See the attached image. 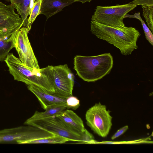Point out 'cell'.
Here are the masks:
<instances>
[{
	"label": "cell",
	"instance_id": "5b68a950",
	"mask_svg": "<svg viewBox=\"0 0 153 153\" xmlns=\"http://www.w3.org/2000/svg\"><path fill=\"white\" fill-rule=\"evenodd\" d=\"M137 6L130 3L111 6H97L91 20L111 27H123L125 26L123 22L125 16Z\"/></svg>",
	"mask_w": 153,
	"mask_h": 153
},
{
	"label": "cell",
	"instance_id": "4fadbf2b",
	"mask_svg": "<svg viewBox=\"0 0 153 153\" xmlns=\"http://www.w3.org/2000/svg\"><path fill=\"white\" fill-rule=\"evenodd\" d=\"M56 116L69 127L78 132L82 133L85 129L81 118L71 110L66 109Z\"/></svg>",
	"mask_w": 153,
	"mask_h": 153
},
{
	"label": "cell",
	"instance_id": "ffe728a7",
	"mask_svg": "<svg viewBox=\"0 0 153 153\" xmlns=\"http://www.w3.org/2000/svg\"><path fill=\"white\" fill-rule=\"evenodd\" d=\"M143 9V15L144 17L147 25L153 32V6L141 5Z\"/></svg>",
	"mask_w": 153,
	"mask_h": 153
},
{
	"label": "cell",
	"instance_id": "5bb4252c",
	"mask_svg": "<svg viewBox=\"0 0 153 153\" xmlns=\"http://www.w3.org/2000/svg\"><path fill=\"white\" fill-rule=\"evenodd\" d=\"M16 9L23 22V27H27V17L30 15L36 1L34 0H8Z\"/></svg>",
	"mask_w": 153,
	"mask_h": 153
},
{
	"label": "cell",
	"instance_id": "2e32d148",
	"mask_svg": "<svg viewBox=\"0 0 153 153\" xmlns=\"http://www.w3.org/2000/svg\"><path fill=\"white\" fill-rule=\"evenodd\" d=\"M70 141L68 139L58 135H54L50 137L29 141L25 144H62Z\"/></svg>",
	"mask_w": 153,
	"mask_h": 153
},
{
	"label": "cell",
	"instance_id": "8992f818",
	"mask_svg": "<svg viewBox=\"0 0 153 153\" xmlns=\"http://www.w3.org/2000/svg\"><path fill=\"white\" fill-rule=\"evenodd\" d=\"M24 124L37 127L65 138L70 141L82 143L83 132L79 133L72 129L57 116L33 121L26 120Z\"/></svg>",
	"mask_w": 153,
	"mask_h": 153
},
{
	"label": "cell",
	"instance_id": "8fae6325",
	"mask_svg": "<svg viewBox=\"0 0 153 153\" xmlns=\"http://www.w3.org/2000/svg\"><path fill=\"white\" fill-rule=\"evenodd\" d=\"M29 90L32 92L37 98L41 107L44 110L48 107L53 105L65 106L68 109L66 104V98L41 88L33 85H27Z\"/></svg>",
	"mask_w": 153,
	"mask_h": 153
},
{
	"label": "cell",
	"instance_id": "cb8c5ba5",
	"mask_svg": "<svg viewBox=\"0 0 153 153\" xmlns=\"http://www.w3.org/2000/svg\"><path fill=\"white\" fill-rule=\"evenodd\" d=\"M75 2H80L82 3H84L86 2H90L92 0H73Z\"/></svg>",
	"mask_w": 153,
	"mask_h": 153
},
{
	"label": "cell",
	"instance_id": "7c38bea8",
	"mask_svg": "<svg viewBox=\"0 0 153 153\" xmlns=\"http://www.w3.org/2000/svg\"><path fill=\"white\" fill-rule=\"evenodd\" d=\"M75 2L73 0H42L39 14L45 16L47 20Z\"/></svg>",
	"mask_w": 153,
	"mask_h": 153
},
{
	"label": "cell",
	"instance_id": "30bf717a",
	"mask_svg": "<svg viewBox=\"0 0 153 153\" xmlns=\"http://www.w3.org/2000/svg\"><path fill=\"white\" fill-rule=\"evenodd\" d=\"M14 10L11 4L6 5L0 2V37L9 38L23 26L22 18Z\"/></svg>",
	"mask_w": 153,
	"mask_h": 153
},
{
	"label": "cell",
	"instance_id": "e0dca14e",
	"mask_svg": "<svg viewBox=\"0 0 153 153\" xmlns=\"http://www.w3.org/2000/svg\"><path fill=\"white\" fill-rule=\"evenodd\" d=\"M13 48L12 41L5 37H0V61H4L10 50Z\"/></svg>",
	"mask_w": 153,
	"mask_h": 153
},
{
	"label": "cell",
	"instance_id": "9c48e42d",
	"mask_svg": "<svg viewBox=\"0 0 153 153\" xmlns=\"http://www.w3.org/2000/svg\"><path fill=\"white\" fill-rule=\"evenodd\" d=\"M29 31L25 27H22L9 38L13 48L17 52L19 59L25 65L39 70V66L28 36Z\"/></svg>",
	"mask_w": 153,
	"mask_h": 153
},
{
	"label": "cell",
	"instance_id": "9a60e30c",
	"mask_svg": "<svg viewBox=\"0 0 153 153\" xmlns=\"http://www.w3.org/2000/svg\"><path fill=\"white\" fill-rule=\"evenodd\" d=\"M67 108L63 106L53 105L48 107L43 112L36 111L27 120V121H31L39 120L57 116L60 112L66 109Z\"/></svg>",
	"mask_w": 153,
	"mask_h": 153
},
{
	"label": "cell",
	"instance_id": "3957f363",
	"mask_svg": "<svg viewBox=\"0 0 153 153\" xmlns=\"http://www.w3.org/2000/svg\"><path fill=\"white\" fill-rule=\"evenodd\" d=\"M10 73L14 79L33 85L51 92L54 90L47 77L38 70L28 67L22 62L13 53H9L4 60Z\"/></svg>",
	"mask_w": 153,
	"mask_h": 153
},
{
	"label": "cell",
	"instance_id": "52a82bcc",
	"mask_svg": "<svg viewBox=\"0 0 153 153\" xmlns=\"http://www.w3.org/2000/svg\"><path fill=\"white\" fill-rule=\"evenodd\" d=\"M25 125L0 130V143L24 144L26 141L54 135L37 127Z\"/></svg>",
	"mask_w": 153,
	"mask_h": 153
},
{
	"label": "cell",
	"instance_id": "44dd1931",
	"mask_svg": "<svg viewBox=\"0 0 153 153\" xmlns=\"http://www.w3.org/2000/svg\"><path fill=\"white\" fill-rule=\"evenodd\" d=\"M66 102L68 109L76 110L80 105L79 100L76 97L73 95L66 98Z\"/></svg>",
	"mask_w": 153,
	"mask_h": 153
},
{
	"label": "cell",
	"instance_id": "6da1fadb",
	"mask_svg": "<svg viewBox=\"0 0 153 153\" xmlns=\"http://www.w3.org/2000/svg\"><path fill=\"white\" fill-rule=\"evenodd\" d=\"M90 26L92 34L113 45L123 55H130L138 48L137 42L141 34L134 27H113L91 20Z\"/></svg>",
	"mask_w": 153,
	"mask_h": 153
},
{
	"label": "cell",
	"instance_id": "d6986e66",
	"mask_svg": "<svg viewBox=\"0 0 153 153\" xmlns=\"http://www.w3.org/2000/svg\"><path fill=\"white\" fill-rule=\"evenodd\" d=\"M42 0H36L32 10L29 17L28 18L26 28L29 32L31 29L32 24L37 16L39 15L40 7Z\"/></svg>",
	"mask_w": 153,
	"mask_h": 153
},
{
	"label": "cell",
	"instance_id": "ac0fdd59",
	"mask_svg": "<svg viewBox=\"0 0 153 153\" xmlns=\"http://www.w3.org/2000/svg\"><path fill=\"white\" fill-rule=\"evenodd\" d=\"M135 18L139 20L140 22L146 38L151 44L153 45V35L152 33L146 25L144 22L142 20L140 16V12L135 13L133 15L127 14L124 17V18Z\"/></svg>",
	"mask_w": 153,
	"mask_h": 153
},
{
	"label": "cell",
	"instance_id": "d4e9b609",
	"mask_svg": "<svg viewBox=\"0 0 153 153\" xmlns=\"http://www.w3.org/2000/svg\"><path fill=\"white\" fill-rule=\"evenodd\" d=\"M35 1H36V0H34Z\"/></svg>",
	"mask_w": 153,
	"mask_h": 153
},
{
	"label": "cell",
	"instance_id": "7402d4cb",
	"mask_svg": "<svg viewBox=\"0 0 153 153\" xmlns=\"http://www.w3.org/2000/svg\"><path fill=\"white\" fill-rule=\"evenodd\" d=\"M130 3L135 5L153 6V0H133Z\"/></svg>",
	"mask_w": 153,
	"mask_h": 153
},
{
	"label": "cell",
	"instance_id": "277c9868",
	"mask_svg": "<svg viewBox=\"0 0 153 153\" xmlns=\"http://www.w3.org/2000/svg\"><path fill=\"white\" fill-rule=\"evenodd\" d=\"M48 79L55 94L67 98L72 95L74 85L73 74L67 64L48 66L39 69Z\"/></svg>",
	"mask_w": 153,
	"mask_h": 153
},
{
	"label": "cell",
	"instance_id": "ba28073f",
	"mask_svg": "<svg viewBox=\"0 0 153 153\" xmlns=\"http://www.w3.org/2000/svg\"><path fill=\"white\" fill-rule=\"evenodd\" d=\"M111 111L100 102L96 103L86 111L85 118L87 125L94 133L105 137L108 135L112 124Z\"/></svg>",
	"mask_w": 153,
	"mask_h": 153
},
{
	"label": "cell",
	"instance_id": "7a4b0ae2",
	"mask_svg": "<svg viewBox=\"0 0 153 153\" xmlns=\"http://www.w3.org/2000/svg\"><path fill=\"white\" fill-rule=\"evenodd\" d=\"M113 65V58L110 53L93 56L76 55L74 68L84 81L95 82L109 74Z\"/></svg>",
	"mask_w": 153,
	"mask_h": 153
},
{
	"label": "cell",
	"instance_id": "603a6c76",
	"mask_svg": "<svg viewBox=\"0 0 153 153\" xmlns=\"http://www.w3.org/2000/svg\"><path fill=\"white\" fill-rule=\"evenodd\" d=\"M128 129V126H126L118 130L112 136L111 139L113 140L123 134Z\"/></svg>",
	"mask_w": 153,
	"mask_h": 153
}]
</instances>
